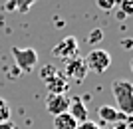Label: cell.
<instances>
[{
  "instance_id": "cell-1",
  "label": "cell",
  "mask_w": 133,
  "mask_h": 129,
  "mask_svg": "<svg viewBox=\"0 0 133 129\" xmlns=\"http://www.w3.org/2000/svg\"><path fill=\"white\" fill-rule=\"evenodd\" d=\"M111 93L115 97V105L117 109L127 115L133 117V84L127 79H115L111 84Z\"/></svg>"
},
{
  "instance_id": "cell-2",
  "label": "cell",
  "mask_w": 133,
  "mask_h": 129,
  "mask_svg": "<svg viewBox=\"0 0 133 129\" xmlns=\"http://www.w3.org/2000/svg\"><path fill=\"white\" fill-rule=\"evenodd\" d=\"M83 62L88 66V72L91 73H103L107 67L111 66V54L107 50H101V48H95L83 58Z\"/></svg>"
},
{
  "instance_id": "cell-3",
  "label": "cell",
  "mask_w": 133,
  "mask_h": 129,
  "mask_svg": "<svg viewBox=\"0 0 133 129\" xmlns=\"http://www.w3.org/2000/svg\"><path fill=\"white\" fill-rule=\"evenodd\" d=\"M12 56H14V62L16 66L22 70V72H32L36 64H38V54L34 48H18V46H12Z\"/></svg>"
},
{
  "instance_id": "cell-4",
  "label": "cell",
  "mask_w": 133,
  "mask_h": 129,
  "mask_svg": "<svg viewBox=\"0 0 133 129\" xmlns=\"http://www.w3.org/2000/svg\"><path fill=\"white\" fill-rule=\"evenodd\" d=\"M88 73L89 72H88V66H85V62H83V58L74 56V58H70V60H66L64 76L68 78V82H76V84H79V82L85 79Z\"/></svg>"
},
{
  "instance_id": "cell-5",
  "label": "cell",
  "mask_w": 133,
  "mask_h": 129,
  "mask_svg": "<svg viewBox=\"0 0 133 129\" xmlns=\"http://www.w3.org/2000/svg\"><path fill=\"white\" fill-rule=\"evenodd\" d=\"M78 52H79L78 38H76V36H68V38L62 40L60 44H56L54 48H52V56L54 58H62V60L66 62V60H70V58L78 56Z\"/></svg>"
},
{
  "instance_id": "cell-6",
  "label": "cell",
  "mask_w": 133,
  "mask_h": 129,
  "mask_svg": "<svg viewBox=\"0 0 133 129\" xmlns=\"http://www.w3.org/2000/svg\"><path fill=\"white\" fill-rule=\"evenodd\" d=\"M68 107H70V97L68 93H48L46 97V111L52 113V115H60V113H66Z\"/></svg>"
},
{
  "instance_id": "cell-7",
  "label": "cell",
  "mask_w": 133,
  "mask_h": 129,
  "mask_svg": "<svg viewBox=\"0 0 133 129\" xmlns=\"http://www.w3.org/2000/svg\"><path fill=\"white\" fill-rule=\"evenodd\" d=\"M97 115H99L101 121H105V123H117V121H127V115H123L119 109H115V107L111 105H99V109H97Z\"/></svg>"
},
{
  "instance_id": "cell-8",
  "label": "cell",
  "mask_w": 133,
  "mask_h": 129,
  "mask_svg": "<svg viewBox=\"0 0 133 129\" xmlns=\"http://www.w3.org/2000/svg\"><path fill=\"white\" fill-rule=\"evenodd\" d=\"M46 87L50 90V93H68V90H70V82H68V78L62 72H58L52 79L46 82Z\"/></svg>"
},
{
  "instance_id": "cell-9",
  "label": "cell",
  "mask_w": 133,
  "mask_h": 129,
  "mask_svg": "<svg viewBox=\"0 0 133 129\" xmlns=\"http://www.w3.org/2000/svg\"><path fill=\"white\" fill-rule=\"evenodd\" d=\"M68 113L72 115L78 123H83V121H88V109L83 105V101L79 97H74L70 99V107H68Z\"/></svg>"
},
{
  "instance_id": "cell-10",
  "label": "cell",
  "mask_w": 133,
  "mask_h": 129,
  "mask_svg": "<svg viewBox=\"0 0 133 129\" xmlns=\"http://www.w3.org/2000/svg\"><path fill=\"white\" fill-rule=\"evenodd\" d=\"M34 2H36V0H6L4 10L6 12H20V14H26V12L34 6Z\"/></svg>"
},
{
  "instance_id": "cell-11",
  "label": "cell",
  "mask_w": 133,
  "mask_h": 129,
  "mask_svg": "<svg viewBox=\"0 0 133 129\" xmlns=\"http://www.w3.org/2000/svg\"><path fill=\"white\" fill-rule=\"evenodd\" d=\"M78 127V121L70 115V113H60L54 117V129H76Z\"/></svg>"
},
{
  "instance_id": "cell-12",
  "label": "cell",
  "mask_w": 133,
  "mask_h": 129,
  "mask_svg": "<svg viewBox=\"0 0 133 129\" xmlns=\"http://www.w3.org/2000/svg\"><path fill=\"white\" fill-rule=\"evenodd\" d=\"M58 72H60V70H58L56 66L48 64V66H44L42 70H40V78H42V82L46 84V82H48V79H52V78H54V76H56Z\"/></svg>"
},
{
  "instance_id": "cell-13",
  "label": "cell",
  "mask_w": 133,
  "mask_h": 129,
  "mask_svg": "<svg viewBox=\"0 0 133 129\" xmlns=\"http://www.w3.org/2000/svg\"><path fill=\"white\" fill-rule=\"evenodd\" d=\"M117 4H119V12H121L125 18L133 16V0H119Z\"/></svg>"
},
{
  "instance_id": "cell-14",
  "label": "cell",
  "mask_w": 133,
  "mask_h": 129,
  "mask_svg": "<svg viewBox=\"0 0 133 129\" xmlns=\"http://www.w3.org/2000/svg\"><path fill=\"white\" fill-rule=\"evenodd\" d=\"M10 115H12V111H10L8 101L0 97V123H2V121H8V119H10Z\"/></svg>"
},
{
  "instance_id": "cell-15",
  "label": "cell",
  "mask_w": 133,
  "mask_h": 129,
  "mask_svg": "<svg viewBox=\"0 0 133 129\" xmlns=\"http://www.w3.org/2000/svg\"><path fill=\"white\" fill-rule=\"evenodd\" d=\"M95 4H97V8H99V10L111 12V10L117 6V0H95Z\"/></svg>"
},
{
  "instance_id": "cell-16",
  "label": "cell",
  "mask_w": 133,
  "mask_h": 129,
  "mask_svg": "<svg viewBox=\"0 0 133 129\" xmlns=\"http://www.w3.org/2000/svg\"><path fill=\"white\" fill-rule=\"evenodd\" d=\"M101 38H103V32H101L99 28L91 30V32L88 34V42H89V44H99V42H101Z\"/></svg>"
},
{
  "instance_id": "cell-17",
  "label": "cell",
  "mask_w": 133,
  "mask_h": 129,
  "mask_svg": "<svg viewBox=\"0 0 133 129\" xmlns=\"http://www.w3.org/2000/svg\"><path fill=\"white\" fill-rule=\"evenodd\" d=\"M76 129H99V127H97V123H94V121H83V123H78Z\"/></svg>"
},
{
  "instance_id": "cell-18",
  "label": "cell",
  "mask_w": 133,
  "mask_h": 129,
  "mask_svg": "<svg viewBox=\"0 0 133 129\" xmlns=\"http://www.w3.org/2000/svg\"><path fill=\"white\" fill-rule=\"evenodd\" d=\"M0 129H16V125H14V121L8 119V121H2V123H0Z\"/></svg>"
},
{
  "instance_id": "cell-19",
  "label": "cell",
  "mask_w": 133,
  "mask_h": 129,
  "mask_svg": "<svg viewBox=\"0 0 133 129\" xmlns=\"http://www.w3.org/2000/svg\"><path fill=\"white\" fill-rule=\"evenodd\" d=\"M121 46L125 48V50H131V48H133V40H131V38H125V40L121 42Z\"/></svg>"
},
{
  "instance_id": "cell-20",
  "label": "cell",
  "mask_w": 133,
  "mask_h": 129,
  "mask_svg": "<svg viewBox=\"0 0 133 129\" xmlns=\"http://www.w3.org/2000/svg\"><path fill=\"white\" fill-rule=\"evenodd\" d=\"M131 72H133V58H131Z\"/></svg>"
}]
</instances>
